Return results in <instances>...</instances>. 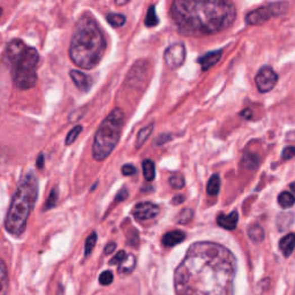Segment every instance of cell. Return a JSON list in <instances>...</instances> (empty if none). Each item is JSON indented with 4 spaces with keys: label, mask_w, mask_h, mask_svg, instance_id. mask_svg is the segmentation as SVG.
Listing matches in <instances>:
<instances>
[{
    "label": "cell",
    "mask_w": 295,
    "mask_h": 295,
    "mask_svg": "<svg viewBox=\"0 0 295 295\" xmlns=\"http://www.w3.org/2000/svg\"><path fill=\"white\" fill-rule=\"evenodd\" d=\"M242 165L248 170H256L260 165V158L255 153H246L242 158Z\"/></svg>",
    "instance_id": "obj_23"
},
{
    "label": "cell",
    "mask_w": 295,
    "mask_h": 295,
    "mask_svg": "<svg viewBox=\"0 0 295 295\" xmlns=\"http://www.w3.org/2000/svg\"><path fill=\"white\" fill-rule=\"evenodd\" d=\"M106 50L103 31L93 16L83 15L76 23L69 44V58L83 69H93L99 64Z\"/></svg>",
    "instance_id": "obj_3"
},
{
    "label": "cell",
    "mask_w": 295,
    "mask_h": 295,
    "mask_svg": "<svg viewBox=\"0 0 295 295\" xmlns=\"http://www.w3.org/2000/svg\"><path fill=\"white\" fill-rule=\"evenodd\" d=\"M248 236L250 238L252 242L261 243L265 238V232L263 230V227L255 224V225H251L248 228Z\"/></svg>",
    "instance_id": "obj_18"
},
{
    "label": "cell",
    "mask_w": 295,
    "mask_h": 295,
    "mask_svg": "<svg viewBox=\"0 0 295 295\" xmlns=\"http://www.w3.org/2000/svg\"><path fill=\"white\" fill-rule=\"evenodd\" d=\"M132 214L135 219L140 220V222H144V220L157 217L159 215V206L152 202H140L134 206Z\"/></svg>",
    "instance_id": "obj_10"
},
{
    "label": "cell",
    "mask_w": 295,
    "mask_h": 295,
    "mask_svg": "<svg viewBox=\"0 0 295 295\" xmlns=\"http://www.w3.org/2000/svg\"><path fill=\"white\" fill-rule=\"evenodd\" d=\"M124 114L121 109H114L103 120L97 130L93 144V156L96 160L106 159L113 151L121 136Z\"/></svg>",
    "instance_id": "obj_6"
},
{
    "label": "cell",
    "mask_w": 295,
    "mask_h": 295,
    "mask_svg": "<svg viewBox=\"0 0 295 295\" xmlns=\"http://www.w3.org/2000/svg\"><path fill=\"white\" fill-rule=\"evenodd\" d=\"M153 126H155V124L150 123L139 132L138 139H136V143H135L136 149H140L145 142H147L148 139L150 138V135L152 134V131H153Z\"/></svg>",
    "instance_id": "obj_19"
},
{
    "label": "cell",
    "mask_w": 295,
    "mask_h": 295,
    "mask_svg": "<svg viewBox=\"0 0 295 295\" xmlns=\"http://www.w3.org/2000/svg\"><path fill=\"white\" fill-rule=\"evenodd\" d=\"M128 197V190L127 188H122L121 190H119V193L117 195V197H115L114 201L115 202H121V201H124Z\"/></svg>",
    "instance_id": "obj_36"
},
{
    "label": "cell",
    "mask_w": 295,
    "mask_h": 295,
    "mask_svg": "<svg viewBox=\"0 0 295 295\" xmlns=\"http://www.w3.org/2000/svg\"><path fill=\"white\" fill-rule=\"evenodd\" d=\"M8 286H10V280H8L6 264L0 259V295H8Z\"/></svg>",
    "instance_id": "obj_16"
},
{
    "label": "cell",
    "mask_w": 295,
    "mask_h": 295,
    "mask_svg": "<svg viewBox=\"0 0 295 295\" xmlns=\"http://www.w3.org/2000/svg\"><path fill=\"white\" fill-rule=\"evenodd\" d=\"M171 140V135H168V134H166V135H160L159 138H158L157 140V144L159 145V144H164L166 141H170Z\"/></svg>",
    "instance_id": "obj_39"
},
{
    "label": "cell",
    "mask_w": 295,
    "mask_h": 295,
    "mask_svg": "<svg viewBox=\"0 0 295 295\" xmlns=\"http://www.w3.org/2000/svg\"><path fill=\"white\" fill-rule=\"evenodd\" d=\"M121 172H122L123 176L131 177V176H134V174L136 173V168H135V166H134V165H132V164H126V165H123V166H122Z\"/></svg>",
    "instance_id": "obj_35"
},
{
    "label": "cell",
    "mask_w": 295,
    "mask_h": 295,
    "mask_svg": "<svg viewBox=\"0 0 295 295\" xmlns=\"http://www.w3.org/2000/svg\"><path fill=\"white\" fill-rule=\"evenodd\" d=\"M37 167H38L39 170L44 167V156H43V153H40V155L38 156V158H37Z\"/></svg>",
    "instance_id": "obj_40"
},
{
    "label": "cell",
    "mask_w": 295,
    "mask_h": 295,
    "mask_svg": "<svg viewBox=\"0 0 295 295\" xmlns=\"http://www.w3.org/2000/svg\"><path fill=\"white\" fill-rule=\"evenodd\" d=\"M37 196L38 181L34 174L28 173L16 188L8 209L5 219V228L8 233L19 236L26 231L28 218L34 209Z\"/></svg>",
    "instance_id": "obj_4"
},
{
    "label": "cell",
    "mask_w": 295,
    "mask_h": 295,
    "mask_svg": "<svg viewBox=\"0 0 295 295\" xmlns=\"http://www.w3.org/2000/svg\"><path fill=\"white\" fill-rule=\"evenodd\" d=\"M256 87L261 94H267L275 88L278 82V75L270 66H263L255 77Z\"/></svg>",
    "instance_id": "obj_9"
},
{
    "label": "cell",
    "mask_w": 295,
    "mask_h": 295,
    "mask_svg": "<svg viewBox=\"0 0 295 295\" xmlns=\"http://www.w3.org/2000/svg\"><path fill=\"white\" fill-rule=\"evenodd\" d=\"M241 115H242V117H244L246 119L251 118V115H252L251 110H244V111L242 112V113H241Z\"/></svg>",
    "instance_id": "obj_41"
},
{
    "label": "cell",
    "mask_w": 295,
    "mask_h": 295,
    "mask_svg": "<svg viewBox=\"0 0 295 295\" xmlns=\"http://www.w3.org/2000/svg\"><path fill=\"white\" fill-rule=\"evenodd\" d=\"M142 171H143V176L144 179L147 181H152L155 179L156 176V168H155V164L153 161L150 159H145L142 164Z\"/></svg>",
    "instance_id": "obj_21"
},
{
    "label": "cell",
    "mask_w": 295,
    "mask_h": 295,
    "mask_svg": "<svg viewBox=\"0 0 295 295\" xmlns=\"http://www.w3.org/2000/svg\"><path fill=\"white\" fill-rule=\"evenodd\" d=\"M127 255L128 254H126V251L124 250H120V251H118L117 254H115V256L113 257V259H112L111 261H110V264L111 265H120L122 263V262L126 260V257H127Z\"/></svg>",
    "instance_id": "obj_33"
},
{
    "label": "cell",
    "mask_w": 295,
    "mask_h": 295,
    "mask_svg": "<svg viewBox=\"0 0 295 295\" xmlns=\"http://www.w3.org/2000/svg\"><path fill=\"white\" fill-rule=\"evenodd\" d=\"M115 249H117V243H115V242H110L109 244H106L105 249H104V254H105V255L113 254V252L115 251Z\"/></svg>",
    "instance_id": "obj_37"
},
{
    "label": "cell",
    "mask_w": 295,
    "mask_h": 295,
    "mask_svg": "<svg viewBox=\"0 0 295 295\" xmlns=\"http://www.w3.org/2000/svg\"><path fill=\"white\" fill-rule=\"evenodd\" d=\"M107 22H109L112 27L114 28H119L122 27L124 23H126V18L124 15L119 14V13H110L106 16Z\"/></svg>",
    "instance_id": "obj_26"
},
{
    "label": "cell",
    "mask_w": 295,
    "mask_h": 295,
    "mask_svg": "<svg viewBox=\"0 0 295 295\" xmlns=\"http://www.w3.org/2000/svg\"><path fill=\"white\" fill-rule=\"evenodd\" d=\"M279 248L285 257H289L295 248V234L288 233L280 240Z\"/></svg>",
    "instance_id": "obj_15"
},
{
    "label": "cell",
    "mask_w": 295,
    "mask_h": 295,
    "mask_svg": "<svg viewBox=\"0 0 295 295\" xmlns=\"http://www.w3.org/2000/svg\"><path fill=\"white\" fill-rule=\"evenodd\" d=\"M222 56H223V50H217V51L207 52L202 57H199L197 61H198V64L201 65L203 70H207L217 64L220 59H222Z\"/></svg>",
    "instance_id": "obj_12"
},
{
    "label": "cell",
    "mask_w": 295,
    "mask_h": 295,
    "mask_svg": "<svg viewBox=\"0 0 295 295\" xmlns=\"http://www.w3.org/2000/svg\"><path fill=\"white\" fill-rule=\"evenodd\" d=\"M239 215L236 211H233L230 215H224L219 214L217 217V224L223 228H225L227 231H233L235 230L236 225H238Z\"/></svg>",
    "instance_id": "obj_13"
},
{
    "label": "cell",
    "mask_w": 295,
    "mask_h": 295,
    "mask_svg": "<svg viewBox=\"0 0 295 295\" xmlns=\"http://www.w3.org/2000/svg\"><path fill=\"white\" fill-rule=\"evenodd\" d=\"M186 60V47L182 43H174L165 50L164 61L170 69H178Z\"/></svg>",
    "instance_id": "obj_8"
},
{
    "label": "cell",
    "mask_w": 295,
    "mask_h": 295,
    "mask_svg": "<svg viewBox=\"0 0 295 295\" xmlns=\"http://www.w3.org/2000/svg\"><path fill=\"white\" fill-rule=\"evenodd\" d=\"M289 187H290V189L293 190V193H295V181H294V182H292V184L289 185Z\"/></svg>",
    "instance_id": "obj_43"
},
{
    "label": "cell",
    "mask_w": 295,
    "mask_h": 295,
    "mask_svg": "<svg viewBox=\"0 0 295 295\" xmlns=\"http://www.w3.org/2000/svg\"><path fill=\"white\" fill-rule=\"evenodd\" d=\"M219 190H220V178L218 174H214V176L210 178V180L207 181L206 192L210 196H216V195H218Z\"/></svg>",
    "instance_id": "obj_22"
},
{
    "label": "cell",
    "mask_w": 295,
    "mask_h": 295,
    "mask_svg": "<svg viewBox=\"0 0 295 295\" xmlns=\"http://www.w3.org/2000/svg\"><path fill=\"white\" fill-rule=\"evenodd\" d=\"M57 199H58V192H57V188H53L51 190V193L49 195V198L47 201V205H45V210L47 209H51L56 205L57 203Z\"/></svg>",
    "instance_id": "obj_32"
},
{
    "label": "cell",
    "mask_w": 295,
    "mask_h": 295,
    "mask_svg": "<svg viewBox=\"0 0 295 295\" xmlns=\"http://www.w3.org/2000/svg\"><path fill=\"white\" fill-rule=\"evenodd\" d=\"M287 3H271L249 12L246 15V23L249 26H260L267 22L272 16L280 15L287 11Z\"/></svg>",
    "instance_id": "obj_7"
},
{
    "label": "cell",
    "mask_w": 295,
    "mask_h": 295,
    "mask_svg": "<svg viewBox=\"0 0 295 295\" xmlns=\"http://www.w3.org/2000/svg\"><path fill=\"white\" fill-rule=\"evenodd\" d=\"M5 57L11 65L14 85L21 90L34 88L37 82L36 69L39 61L37 50L27 47L21 39H13L7 45Z\"/></svg>",
    "instance_id": "obj_5"
},
{
    "label": "cell",
    "mask_w": 295,
    "mask_h": 295,
    "mask_svg": "<svg viewBox=\"0 0 295 295\" xmlns=\"http://www.w3.org/2000/svg\"><path fill=\"white\" fill-rule=\"evenodd\" d=\"M170 185L173 189L180 190L185 187V178L181 176V174H174L171 178H170Z\"/></svg>",
    "instance_id": "obj_28"
},
{
    "label": "cell",
    "mask_w": 295,
    "mask_h": 295,
    "mask_svg": "<svg viewBox=\"0 0 295 295\" xmlns=\"http://www.w3.org/2000/svg\"><path fill=\"white\" fill-rule=\"evenodd\" d=\"M194 217V211L189 207H186V209L181 210V213L178 216V223L181 224V225H185V224H188L190 220Z\"/></svg>",
    "instance_id": "obj_27"
},
{
    "label": "cell",
    "mask_w": 295,
    "mask_h": 295,
    "mask_svg": "<svg viewBox=\"0 0 295 295\" xmlns=\"http://www.w3.org/2000/svg\"><path fill=\"white\" fill-rule=\"evenodd\" d=\"M186 239V233H184L182 231H171L167 232V233L164 234L163 239H161V242L165 247H174L177 244L181 243L182 241Z\"/></svg>",
    "instance_id": "obj_14"
},
{
    "label": "cell",
    "mask_w": 295,
    "mask_h": 295,
    "mask_svg": "<svg viewBox=\"0 0 295 295\" xmlns=\"http://www.w3.org/2000/svg\"><path fill=\"white\" fill-rule=\"evenodd\" d=\"M2 13H3V11H2V8H0V16H2Z\"/></svg>",
    "instance_id": "obj_44"
},
{
    "label": "cell",
    "mask_w": 295,
    "mask_h": 295,
    "mask_svg": "<svg viewBox=\"0 0 295 295\" xmlns=\"http://www.w3.org/2000/svg\"><path fill=\"white\" fill-rule=\"evenodd\" d=\"M278 202H279L281 207L287 209V207H290L295 204V196L288 192H282L278 196Z\"/></svg>",
    "instance_id": "obj_24"
},
{
    "label": "cell",
    "mask_w": 295,
    "mask_h": 295,
    "mask_svg": "<svg viewBox=\"0 0 295 295\" xmlns=\"http://www.w3.org/2000/svg\"><path fill=\"white\" fill-rule=\"evenodd\" d=\"M185 199L186 197L184 196V195H177V196L173 197L172 203L174 205H179V204H181V203H184Z\"/></svg>",
    "instance_id": "obj_38"
},
{
    "label": "cell",
    "mask_w": 295,
    "mask_h": 295,
    "mask_svg": "<svg viewBox=\"0 0 295 295\" xmlns=\"http://www.w3.org/2000/svg\"><path fill=\"white\" fill-rule=\"evenodd\" d=\"M294 217H295V216L292 213L280 214L279 216H278V218H277L278 228H279L280 231H284V230H286V228H288L293 224Z\"/></svg>",
    "instance_id": "obj_20"
},
{
    "label": "cell",
    "mask_w": 295,
    "mask_h": 295,
    "mask_svg": "<svg viewBox=\"0 0 295 295\" xmlns=\"http://www.w3.org/2000/svg\"><path fill=\"white\" fill-rule=\"evenodd\" d=\"M145 26L153 28L156 27L158 23H159V20H158V16L156 14V7L155 6H150L148 10L147 16H145V21H144Z\"/></svg>",
    "instance_id": "obj_25"
},
{
    "label": "cell",
    "mask_w": 295,
    "mask_h": 295,
    "mask_svg": "<svg viewBox=\"0 0 295 295\" xmlns=\"http://www.w3.org/2000/svg\"><path fill=\"white\" fill-rule=\"evenodd\" d=\"M171 16L181 34L209 36L230 28L235 21L236 10L233 3L224 0H177L172 3Z\"/></svg>",
    "instance_id": "obj_2"
},
{
    "label": "cell",
    "mask_w": 295,
    "mask_h": 295,
    "mask_svg": "<svg viewBox=\"0 0 295 295\" xmlns=\"http://www.w3.org/2000/svg\"><path fill=\"white\" fill-rule=\"evenodd\" d=\"M69 75H70V78L73 80V82L75 83V86L81 91H85L86 93V91H88L91 88L93 80H91V77L89 75H87V74L80 72V70L73 69V70H70Z\"/></svg>",
    "instance_id": "obj_11"
},
{
    "label": "cell",
    "mask_w": 295,
    "mask_h": 295,
    "mask_svg": "<svg viewBox=\"0 0 295 295\" xmlns=\"http://www.w3.org/2000/svg\"><path fill=\"white\" fill-rule=\"evenodd\" d=\"M294 156H295V147H286L281 152L282 159H285V160L292 159Z\"/></svg>",
    "instance_id": "obj_34"
},
{
    "label": "cell",
    "mask_w": 295,
    "mask_h": 295,
    "mask_svg": "<svg viewBox=\"0 0 295 295\" xmlns=\"http://www.w3.org/2000/svg\"><path fill=\"white\" fill-rule=\"evenodd\" d=\"M113 273L111 271H104L101 273V276H99V282H101L102 285L104 286H107L112 284V281H113Z\"/></svg>",
    "instance_id": "obj_31"
},
{
    "label": "cell",
    "mask_w": 295,
    "mask_h": 295,
    "mask_svg": "<svg viewBox=\"0 0 295 295\" xmlns=\"http://www.w3.org/2000/svg\"><path fill=\"white\" fill-rule=\"evenodd\" d=\"M136 267V257L133 254H128L126 260H124L121 264L119 265L118 272L120 275H130Z\"/></svg>",
    "instance_id": "obj_17"
},
{
    "label": "cell",
    "mask_w": 295,
    "mask_h": 295,
    "mask_svg": "<svg viewBox=\"0 0 295 295\" xmlns=\"http://www.w3.org/2000/svg\"><path fill=\"white\" fill-rule=\"evenodd\" d=\"M236 260L222 244H192L174 273L177 295H233Z\"/></svg>",
    "instance_id": "obj_1"
},
{
    "label": "cell",
    "mask_w": 295,
    "mask_h": 295,
    "mask_svg": "<svg viewBox=\"0 0 295 295\" xmlns=\"http://www.w3.org/2000/svg\"><path fill=\"white\" fill-rule=\"evenodd\" d=\"M126 4H128L127 0L126 2H115V5L117 6H122V5H126Z\"/></svg>",
    "instance_id": "obj_42"
},
{
    "label": "cell",
    "mask_w": 295,
    "mask_h": 295,
    "mask_svg": "<svg viewBox=\"0 0 295 295\" xmlns=\"http://www.w3.org/2000/svg\"><path fill=\"white\" fill-rule=\"evenodd\" d=\"M81 132H82V126L74 127L73 130L68 133L67 136H66V141H65L66 145H70V144H73L74 142H75Z\"/></svg>",
    "instance_id": "obj_30"
},
{
    "label": "cell",
    "mask_w": 295,
    "mask_h": 295,
    "mask_svg": "<svg viewBox=\"0 0 295 295\" xmlns=\"http://www.w3.org/2000/svg\"><path fill=\"white\" fill-rule=\"evenodd\" d=\"M97 242V234L93 232L88 238L86 240V247H85V255L86 257L89 256L91 254V251H93V249L95 248V244Z\"/></svg>",
    "instance_id": "obj_29"
}]
</instances>
